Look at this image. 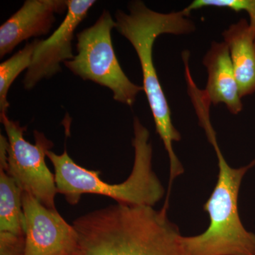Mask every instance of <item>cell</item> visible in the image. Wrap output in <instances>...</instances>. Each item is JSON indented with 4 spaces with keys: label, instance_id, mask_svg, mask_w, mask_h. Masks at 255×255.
<instances>
[{
    "label": "cell",
    "instance_id": "obj_6",
    "mask_svg": "<svg viewBox=\"0 0 255 255\" xmlns=\"http://www.w3.org/2000/svg\"><path fill=\"white\" fill-rule=\"evenodd\" d=\"M0 120L7 135L8 173L23 191L29 193L48 209L56 210L55 198L58 189L55 175L46 163V152L53 147V142L35 130V143H30L23 136L26 127L11 121L7 114L0 115Z\"/></svg>",
    "mask_w": 255,
    "mask_h": 255
},
{
    "label": "cell",
    "instance_id": "obj_12",
    "mask_svg": "<svg viewBox=\"0 0 255 255\" xmlns=\"http://www.w3.org/2000/svg\"><path fill=\"white\" fill-rule=\"evenodd\" d=\"M7 137L0 135V232L24 236L23 190L6 171Z\"/></svg>",
    "mask_w": 255,
    "mask_h": 255
},
{
    "label": "cell",
    "instance_id": "obj_13",
    "mask_svg": "<svg viewBox=\"0 0 255 255\" xmlns=\"http://www.w3.org/2000/svg\"><path fill=\"white\" fill-rule=\"evenodd\" d=\"M38 41L35 39L26 43L22 49L0 64V115L7 114L9 107L7 95L10 87L20 73L29 68Z\"/></svg>",
    "mask_w": 255,
    "mask_h": 255
},
{
    "label": "cell",
    "instance_id": "obj_9",
    "mask_svg": "<svg viewBox=\"0 0 255 255\" xmlns=\"http://www.w3.org/2000/svg\"><path fill=\"white\" fill-rule=\"evenodd\" d=\"M68 0H26L23 6L0 26V58L12 52L20 43L46 35L55 15L68 11Z\"/></svg>",
    "mask_w": 255,
    "mask_h": 255
},
{
    "label": "cell",
    "instance_id": "obj_14",
    "mask_svg": "<svg viewBox=\"0 0 255 255\" xmlns=\"http://www.w3.org/2000/svg\"><path fill=\"white\" fill-rule=\"evenodd\" d=\"M209 6L227 8L235 11H246L250 16V26L255 38V0H195L187 7L184 8L187 14L193 10L202 9Z\"/></svg>",
    "mask_w": 255,
    "mask_h": 255
},
{
    "label": "cell",
    "instance_id": "obj_15",
    "mask_svg": "<svg viewBox=\"0 0 255 255\" xmlns=\"http://www.w3.org/2000/svg\"><path fill=\"white\" fill-rule=\"evenodd\" d=\"M24 236L0 232V255H24Z\"/></svg>",
    "mask_w": 255,
    "mask_h": 255
},
{
    "label": "cell",
    "instance_id": "obj_7",
    "mask_svg": "<svg viewBox=\"0 0 255 255\" xmlns=\"http://www.w3.org/2000/svg\"><path fill=\"white\" fill-rule=\"evenodd\" d=\"M24 255H74L78 235L57 210L48 209L29 193L23 191Z\"/></svg>",
    "mask_w": 255,
    "mask_h": 255
},
{
    "label": "cell",
    "instance_id": "obj_8",
    "mask_svg": "<svg viewBox=\"0 0 255 255\" xmlns=\"http://www.w3.org/2000/svg\"><path fill=\"white\" fill-rule=\"evenodd\" d=\"M93 0H68L66 16L51 36L38 40L31 65L23 80L26 90H32L43 79L61 71L60 63L73 60L72 41L75 29L95 4Z\"/></svg>",
    "mask_w": 255,
    "mask_h": 255
},
{
    "label": "cell",
    "instance_id": "obj_1",
    "mask_svg": "<svg viewBox=\"0 0 255 255\" xmlns=\"http://www.w3.org/2000/svg\"><path fill=\"white\" fill-rule=\"evenodd\" d=\"M168 208L117 204L80 216L74 255H189Z\"/></svg>",
    "mask_w": 255,
    "mask_h": 255
},
{
    "label": "cell",
    "instance_id": "obj_2",
    "mask_svg": "<svg viewBox=\"0 0 255 255\" xmlns=\"http://www.w3.org/2000/svg\"><path fill=\"white\" fill-rule=\"evenodd\" d=\"M129 13L118 10L116 12V26L119 33L133 46L141 66L143 90L153 116L156 131L163 142L169 159V189L174 179L184 172L182 164L174 152L173 143L180 141L181 135L172 124L167 98L159 83L153 62L154 43L164 33L188 34L195 31V24L188 18L185 10L169 14L149 9L140 0L128 4Z\"/></svg>",
    "mask_w": 255,
    "mask_h": 255
},
{
    "label": "cell",
    "instance_id": "obj_4",
    "mask_svg": "<svg viewBox=\"0 0 255 255\" xmlns=\"http://www.w3.org/2000/svg\"><path fill=\"white\" fill-rule=\"evenodd\" d=\"M219 159V175L204 210L209 216V227L200 235L183 236L189 255H255V235L247 231L238 211V195L243 178L255 165L233 168L220 150L214 129L206 132Z\"/></svg>",
    "mask_w": 255,
    "mask_h": 255
},
{
    "label": "cell",
    "instance_id": "obj_11",
    "mask_svg": "<svg viewBox=\"0 0 255 255\" xmlns=\"http://www.w3.org/2000/svg\"><path fill=\"white\" fill-rule=\"evenodd\" d=\"M241 98L255 92V38L245 18L223 32Z\"/></svg>",
    "mask_w": 255,
    "mask_h": 255
},
{
    "label": "cell",
    "instance_id": "obj_3",
    "mask_svg": "<svg viewBox=\"0 0 255 255\" xmlns=\"http://www.w3.org/2000/svg\"><path fill=\"white\" fill-rule=\"evenodd\" d=\"M134 163L128 178L122 184H110L100 177L99 171L89 170L75 163L66 149L61 155L51 150L46 155L55 169L58 193L72 205L78 204L82 194L108 196L117 204L153 207L163 198L164 188L152 169V146L150 132L135 117L133 121Z\"/></svg>",
    "mask_w": 255,
    "mask_h": 255
},
{
    "label": "cell",
    "instance_id": "obj_5",
    "mask_svg": "<svg viewBox=\"0 0 255 255\" xmlns=\"http://www.w3.org/2000/svg\"><path fill=\"white\" fill-rule=\"evenodd\" d=\"M115 26L112 15L105 10L92 26L77 34L78 54L64 65L84 80L110 89L114 100L131 107L143 87L130 81L119 63L112 40Z\"/></svg>",
    "mask_w": 255,
    "mask_h": 255
},
{
    "label": "cell",
    "instance_id": "obj_10",
    "mask_svg": "<svg viewBox=\"0 0 255 255\" xmlns=\"http://www.w3.org/2000/svg\"><path fill=\"white\" fill-rule=\"evenodd\" d=\"M203 64L208 73L207 85L203 92L209 103L225 104L233 114L241 112L243 102L227 44L213 42Z\"/></svg>",
    "mask_w": 255,
    "mask_h": 255
}]
</instances>
